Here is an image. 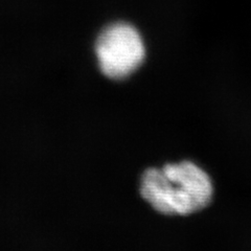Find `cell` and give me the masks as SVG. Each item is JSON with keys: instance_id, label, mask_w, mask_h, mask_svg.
<instances>
[{"instance_id": "cell-1", "label": "cell", "mask_w": 251, "mask_h": 251, "mask_svg": "<svg viewBox=\"0 0 251 251\" xmlns=\"http://www.w3.org/2000/svg\"><path fill=\"white\" fill-rule=\"evenodd\" d=\"M140 194L160 214L186 216L208 205L213 184L202 169L182 161L147 170L141 177Z\"/></svg>"}, {"instance_id": "cell-2", "label": "cell", "mask_w": 251, "mask_h": 251, "mask_svg": "<svg viewBox=\"0 0 251 251\" xmlns=\"http://www.w3.org/2000/svg\"><path fill=\"white\" fill-rule=\"evenodd\" d=\"M96 53L101 73L113 80H122L141 65L146 50L134 27L127 23H114L100 34Z\"/></svg>"}]
</instances>
